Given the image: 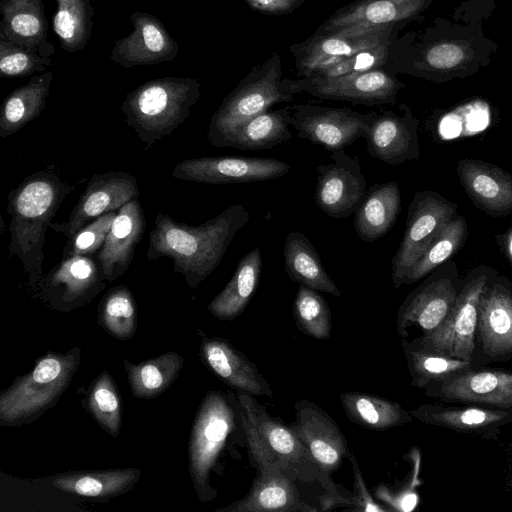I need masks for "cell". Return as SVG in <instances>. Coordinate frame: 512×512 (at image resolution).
Listing matches in <instances>:
<instances>
[{
  "label": "cell",
  "instance_id": "6da1fadb",
  "mask_svg": "<svg viewBox=\"0 0 512 512\" xmlns=\"http://www.w3.org/2000/svg\"><path fill=\"white\" fill-rule=\"evenodd\" d=\"M242 204H233L216 217L193 226L159 212L149 234L148 260L166 257L173 270L195 289L216 270L236 233L249 221Z\"/></svg>",
  "mask_w": 512,
  "mask_h": 512
},
{
  "label": "cell",
  "instance_id": "7a4b0ae2",
  "mask_svg": "<svg viewBox=\"0 0 512 512\" xmlns=\"http://www.w3.org/2000/svg\"><path fill=\"white\" fill-rule=\"evenodd\" d=\"M73 189L55 171L46 169L24 178L8 194L7 213L11 216L8 252L21 260L33 288H37L43 277L46 230Z\"/></svg>",
  "mask_w": 512,
  "mask_h": 512
},
{
  "label": "cell",
  "instance_id": "3957f363",
  "mask_svg": "<svg viewBox=\"0 0 512 512\" xmlns=\"http://www.w3.org/2000/svg\"><path fill=\"white\" fill-rule=\"evenodd\" d=\"M244 411L232 391H209L202 399L191 428L188 458L189 474L199 500L212 501L217 489L210 474L221 453L236 434L245 432Z\"/></svg>",
  "mask_w": 512,
  "mask_h": 512
},
{
  "label": "cell",
  "instance_id": "277c9868",
  "mask_svg": "<svg viewBox=\"0 0 512 512\" xmlns=\"http://www.w3.org/2000/svg\"><path fill=\"white\" fill-rule=\"evenodd\" d=\"M200 95L201 83L197 78L152 79L126 95L121 111L126 124L148 149L186 120Z\"/></svg>",
  "mask_w": 512,
  "mask_h": 512
},
{
  "label": "cell",
  "instance_id": "5b68a950",
  "mask_svg": "<svg viewBox=\"0 0 512 512\" xmlns=\"http://www.w3.org/2000/svg\"><path fill=\"white\" fill-rule=\"evenodd\" d=\"M81 362V348L48 352L0 395V425L30 424L56 405Z\"/></svg>",
  "mask_w": 512,
  "mask_h": 512
},
{
  "label": "cell",
  "instance_id": "8992f818",
  "mask_svg": "<svg viewBox=\"0 0 512 512\" xmlns=\"http://www.w3.org/2000/svg\"><path fill=\"white\" fill-rule=\"evenodd\" d=\"M282 78L280 55L273 52L243 77L223 99L211 117L207 131L208 142L219 147L228 134L249 119L275 104L294 100L293 94L282 89Z\"/></svg>",
  "mask_w": 512,
  "mask_h": 512
},
{
  "label": "cell",
  "instance_id": "52a82bcc",
  "mask_svg": "<svg viewBox=\"0 0 512 512\" xmlns=\"http://www.w3.org/2000/svg\"><path fill=\"white\" fill-rule=\"evenodd\" d=\"M498 274L495 268L488 265L471 269L464 277L460 292L445 320L430 333L411 341L403 339L416 349L475 362L481 296Z\"/></svg>",
  "mask_w": 512,
  "mask_h": 512
},
{
  "label": "cell",
  "instance_id": "ba28073f",
  "mask_svg": "<svg viewBox=\"0 0 512 512\" xmlns=\"http://www.w3.org/2000/svg\"><path fill=\"white\" fill-rule=\"evenodd\" d=\"M244 411V410H243ZM246 446L257 475L250 491L216 512H315L293 480L273 457L244 412Z\"/></svg>",
  "mask_w": 512,
  "mask_h": 512
},
{
  "label": "cell",
  "instance_id": "9c48e42d",
  "mask_svg": "<svg viewBox=\"0 0 512 512\" xmlns=\"http://www.w3.org/2000/svg\"><path fill=\"white\" fill-rule=\"evenodd\" d=\"M236 394L246 416L285 473L295 481L319 482L328 496L330 506L351 505V499L340 494L330 477L320 470L290 425L269 414L254 396L242 392Z\"/></svg>",
  "mask_w": 512,
  "mask_h": 512
},
{
  "label": "cell",
  "instance_id": "30bf717a",
  "mask_svg": "<svg viewBox=\"0 0 512 512\" xmlns=\"http://www.w3.org/2000/svg\"><path fill=\"white\" fill-rule=\"evenodd\" d=\"M282 89L293 95L308 94L326 100L364 105H394L405 84L384 68L352 72L335 77H283Z\"/></svg>",
  "mask_w": 512,
  "mask_h": 512
},
{
  "label": "cell",
  "instance_id": "8fae6325",
  "mask_svg": "<svg viewBox=\"0 0 512 512\" xmlns=\"http://www.w3.org/2000/svg\"><path fill=\"white\" fill-rule=\"evenodd\" d=\"M403 24L378 27H349L332 32L315 31L306 40L289 47L298 77L315 76L355 53L393 41Z\"/></svg>",
  "mask_w": 512,
  "mask_h": 512
},
{
  "label": "cell",
  "instance_id": "7c38bea8",
  "mask_svg": "<svg viewBox=\"0 0 512 512\" xmlns=\"http://www.w3.org/2000/svg\"><path fill=\"white\" fill-rule=\"evenodd\" d=\"M404 299L396 317L397 333L405 338L417 327L422 334L435 330L452 309L463 284L454 260L429 273Z\"/></svg>",
  "mask_w": 512,
  "mask_h": 512
},
{
  "label": "cell",
  "instance_id": "4fadbf2b",
  "mask_svg": "<svg viewBox=\"0 0 512 512\" xmlns=\"http://www.w3.org/2000/svg\"><path fill=\"white\" fill-rule=\"evenodd\" d=\"M457 204L431 190L414 194L402 241L392 258V284L403 285L405 276L421 257L439 229L457 214Z\"/></svg>",
  "mask_w": 512,
  "mask_h": 512
},
{
  "label": "cell",
  "instance_id": "5bb4252c",
  "mask_svg": "<svg viewBox=\"0 0 512 512\" xmlns=\"http://www.w3.org/2000/svg\"><path fill=\"white\" fill-rule=\"evenodd\" d=\"M291 125L298 137L334 152L343 151L369 132L377 113H360L348 107L312 104L291 106Z\"/></svg>",
  "mask_w": 512,
  "mask_h": 512
},
{
  "label": "cell",
  "instance_id": "9a60e30c",
  "mask_svg": "<svg viewBox=\"0 0 512 512\" xmlns=\"http://www.w3.org/2000/svg\"><path fill=\"white\" fill-rule=\"evenodd\" d=\"M316 172L314 201L321 211L337 219L354 213L367 191L359 158L334 151Z\"/></svg>",
  "mask_w": 512,
  "mask_h": 512
},
{
  "label": "cell",
  "instance_id": "2e32d148",
  "mask_svg": "<svg viewBox=\"0 0 512 512\" xmlns=\"http://www.w3.org/2000/svg\"><path fill=\"white\" fill-rule=\"evenodd\" d=\"M49 306L70 311L89 303L105 288L100 266L92 256L74 255L62 258L37 286Z\"/></svg>",
  "mask_w": 512,
  "mask_h": 512
},
{
  "label": "cell",
  "instance_id": "e0dca14e",
  "mask_svg": "<svg viewBox=\"0 0 512 512\" xmlns=\"http://www.w3.org/2000/svg\"><path fill=\"white\" fill-rule=\"evenodd\" d=\"M291 166L273 158L204 156L176 164V179L206 183L230 184L267 181L287 174Z\"/></svg>",
  "mask_w": 512,
  "mask_h": 512
},
{
  "label": "cell",
  "instance_id": "ac0fdd59",
  "mask_svg": "<svg viewBox=\"0 0 512 512\" xmlns=\"http://www.w3.org/2000/svg\"><path fill=\"white\" fill-rule=\"evenodd\" d=\"M476 347L485 361L512 357V282L505 275L498 274L481 296Z\"/></svg>",
  "mask_w": 512,
  "mask_h": 512
},
{
  "label": "cell",
  "instance_id": "d6986e66",
  "mask_svg": "<svg viewBox=\"0 0 512 512\" xmlns=\"http://www.w3.org/2000/svg\"><path fill=\"white\" fill-rule=\"evenodd\" d=\"M139 186L136 178L123 171L94 174L66 222L50 223L49 228L71 238L79 229L124 204L137 198Z\"/></svg>",
  "mask_w": 512,
  "mask_h": 512
},
{
  "label": "cell",
  "instance_id": "ffe728a7",
  "mask_svg": "<svg viewBox=\"0 0 512 512\" xmlns=\"http://www.w3.org/2000/svg\"><path fill=\"white\" fill-rule=\"evenodd\" d=\"M294 408L295 420L290 427L320 470L330 477L350 453L344 434L334 419L313 402L298 400Z\"/></svg>",
  "mask_w": 512,
  "mask_h": 512
},
{
  "label": "cell",
  "instance_id": "44dd1931",
  "mask_svg": "<svg viewBox=\"0 0 512 512\" xmlns=\"http://www.w3.org/2000/svg\"><path fill=\"white\" fill-rule=\"evenodd\" d=\"M476 367L432 383L424 391L445 402L478 404L512 412V372Z\"/></svg>",
  "mask_w": 512,
  "mask_h": 512
},
{
  "label": "cell",
  "instance_id": "7402d4cb",
  "mask_svg": "<svg viewBox=\"0 0 512 512\" xmlns=\"http://www.w3.org/2000/svg\"><path fill=\"white\" fill-rule=\"evenodd\" d=\"M133 31L118 39L110 52V60L124 68L157 65L173 61L179 45L154 15L136 11L129 17Z\"/></svg>",
  "mask_w": 512,
  "mask_h": 512
},
{
  "label": "cell",
  "instance_id": "603a6c76",
  "mask_svg": "<svg viewBox=\"0 0 512 512\" xmlns=\"http://www.w3.org/2000/svg\"><path fill=\"white\" fill-rule=\"evenodd\" d=\"M419 120L404 103L398 112L383 110L377 114L364 137L368 154L388 165H400L420 156Z\"/></svg>",
  "mask_w": 512,
  "mask_h": 512
},
{
  "label": "cell",
  "instance_id": "cb8c5ba5",
  "mask_svg": "<svg viewBox=\"0 0 512 512\" xmlns=\"http://www.w3.org/2000/svg\"><path fill=\"white\" fill-rule=\"evenodd\" d=\"M459 182L475 207L491 217L512 213V176L501 167L478 159L458 161Z\"/></svg>",
  "mask_w": 512,
  "mask_h": 512
},
{
  "label": "cell",
  "instance_id": "d4e9b609",
  "mask_svg": "<svg viewBox=\"0 0 512 512\" xmlns=\"http://www.w3.org/2000/svg\"><path fill=\"white\" fill-rule=\"evenodd\" d=\"M199 354L208 369L237 392L273 396L272 388L255 363L228 340L204 336L200 341Z\"/></svg>",
  "mask_w": 512,
  "mask_h": 512
},
{
  "label": "cell",
  "instance_id": "484cf974",
  "mask_svg": "<svg viewBox=\"0 0 512 512\" xmlns=\"http://www.w3.org/2000/svg\"><path fill=\"white\" fill-rule=\"evenodd\" d=\"M434 0H355L337 9L315 31L332 32L349 27L407 24L418 18Z\"/></svg>",
  "mask_w": 512,
  "mask_h": 512
},
{
  "label": "cell",
  "instance_id": "4316f807",
  "mask_svg": "<svg viewBox=\"0 0 512 512\" xmlns=\"http://www.w3.org/2000/svg\"><path fill=\"white\" fill-rule=\"evenodd\" d=\"M145 228L146 220L138 198L117 210L96 258L105 281L111 282L128 270Z\"/></svg>",
  "mask_w": 512,
  "mask_h": 512
},
{
  "label": "cell",
  "instance_id": "83f0119b",
  "mask_svg": "<svg viewBox=\"0 0 512 512\" xmlns=\"http://www.w3.org/2000/svg\"><path fill=\"white\" fill-rule=\"evenodd\" d=\"M410 413L422 423L485 439H495L501 428L512 422L511 411L490 407L424 404Z\"/></svg>",
  "mask_w": 512,
  "mask_h": 512
},
{
  "label": "cell",
  "instance_id": "f1b7e54d",
  "mask_svg": "<svg viewBox=\"0 0 512 512\" xmlns=\"http://www.w3.org/2000/svg\"><path fill=\"white\" fill-rule=\"evenodd\" d=\"M0 36L43 57H52L43 0H1Z\"/></svg>",
  "mask_w": 512,
  "mask_h": 512
},
{
  "label": "cell",
  "instance_id": "f546056e",
  "mask_svg": "<svg viewBox=\"0 0 512 512\" xmlns=\"http://www.w3.org/2000/svg\"><path fill=\"white\" fill-rule=\"evenodd\" d=\"M141 471L135 468L70 471L52 476L51 485L74 496L106 500L134 488Z\"/></svg>",
  "mask_w": 512,
  "mask_h": 512
},
{
  "label": "cell",
  "instance_id": "4dcf8cb0",
  "mask_svg": "<svg viewBox=\"0 0 512 512\" xmlns=\"http://www.w3.org/2000/svg\"><path fill=\"white\" fill-rule=\"evenodd\" d=\"M401 207L396 181L371 186L355 211L354 228L359 238L374 242L387 234L397 221Z\"/></svg>",
  "mask_w": 512,
  "mask_h": 512
},
{
  "label": "cell",
  "instance_id": "1f68e13d",
  "mask_svg": "<svg viewBox=\"0 0 512 512\" xmlns=\"http://www.w3.org/2000/svg\"><path fill=\"white\" fill-rule=\"evenodd\" d=\"M261 270V250L255 247L241 258L230 281L210 301L209 312L225 321H232L242 314L258 286Z\"/></svg>",
  "mask_w": 512,
  "mask_h": 512
},
{
  "label": "cell",
  "instance_id": "d6a6232c",
  "mask_svg": "<svg viewBox=\"0 0 512 512\" xmlns=\"http://www.w3.org/2000/svg\"><path fill=\"white\" fill-rule=\"evenodd\" d=\"M283 258L284 270L290 280L332 296L342 295L326 272L317 250L303 233L292 231L287 235Z\"/></svg>",
  "mask_w": 512,
  "mask_h": 512
},
{
  "label": "cell",
  "instance_id": "836d02e7",
  "mask_svg": "<svg viewBox=\"0 0 512 512\" xmlns=\"http://www.w3.org/2000/svg\"><path fill=\"white\" fill-rule=\"evenodd\" d=\"M53 78L51 71L32 76L26 84L14 89L4 99L0 110V138L17 133L41 114Z\"/></svg>",
  "mask_w": 512,
  "mask_h": 512
},
{
  "label": "cell",
  "instance_id": "e575fe53",
  "mask_svg": "<svg viewBox=\"0 0 512 512\" xmlns=\"http://www.w3.org/2000/svg\"><path fill=\"white\" fill-rule=\"evenodd\" d=\"M291 120V107L266 110L234 129L219 147L252 151L270 149L291 139Z\"/></svg>",
  "mask_w": 512,
  "mask_h": 512
},
{
  "label": "cell",
  "instance_id": "d590c367",
  "mask_svg": "<svg viewBox=\"0 0 512 512\" xmlns=\"http://www.w3.org/2000/svg\"><path fill=\"white\" fill-rule=\"evenodd\" d=\"M349 420L370 430H387L409 423L410 412L397 402L360 392H343L339 396Z\"/></svg>",
  "mask_w": 512,
  "mask_h": 512
},
{
  "label": "cell",
  "instance_id": "8d00e7d4",
  "mask_svg": "<svg viewBox=\"0 0 512 512\" xmlns=\"http://www.w3.org/2000/svg\"><path fill=\"white\" fill-rule=\"evenodd\" d=\"M183 364V357L173 351L137 364L124 360L132 395L138 399H152L163 394L178 378Z\"/></svg>",
  "mask_w": 512,
  "mask_h": 512
},
{
  "label": "cell",
  "instance_id": "74e56055",
  "mask_svg": "<svg viewBox=\"0 0 512 512\" xmlns=\"http://www.w3.org/2000/svg\"><path fill=\"white\" fill-rule=\"evenodd\" d=\"M468 235L466 219L456 214L439 229L424 253L407 272L403 284L415 283L451 260L464 247Z\"/></svg>",
  "mask_w": 512,
  "mask_h": 512
},
{
  "label": "cell",
  "instance_id": "f35d334b",
  "mask_svg": "<svg viewBox=\"0 0 512 512\" xmlns=\"http://www.w3.org/2000/svg\"><path fill=\"white\" fill-rule=\"evenodd\" d=\"M94 11L90 0H56L53 32L69 53L83 50L91 37Z\"/></svg>",
  "mask_w": 512,
  "mask_h": 512
},
{
  "label": "cell",
  "instance_id": "ab89813d",
  "mask_svg": "<svg viewBox=\"0 0 512 512\" xmlns=\"http://www.w3.org/2000/svg\"><path fill=\"white\" fill-rule=\"evenodd\" d=\"M401 346L407 360L411 385L414 387L425 389L432 383L476 367L474 362L416 349L403 338Z\"/></svg>",
  "mask_w": 512,
  "mask_h": 512
},
{
  "label": "cell",
  "instance_id": "60d3db41",
  "mask_svg": "<svg viewBox=\"0 0 512 512\" xmlns=\"http://www.w3.org/2000/svg\"><path fill=\"white\" fill-rule=\"evenodd\" d=\"M84 402L97 424L109 435L117 437L122 424V400L113 377L107 371H102L91 382Z\"/></svg>",
  "mask_w": 512,
  "mask_h": 512
},
{
  "label": "cell",
  "instance_id": "b9f144b4",
  "mask_svg": "<svg viewBox=\"0 0 512 512\" xmlns=\"http://www.w3.org/2000/svg\"><path fill=\"white\" fill-rule=\"evenodd\" d=\"M98 323L112 337L119 340L132 338L137 327V307L132 292L118 285L101 299Z\"/></svg>",
  "mask_w": 512,
  "mask_h": 512
},
{
  "label": "cell",
  "instance_id": "7bdbcfd3",
  "mask_svg": "<svg viewBox=\"0 0 512 512\" xmlns=\"http://www.w3.org/2000/svg\"><path fill=\"white\" fill-rule=\"evenodd\" d=\"M293 316L299 331L324 340L332 331L331 311L319 291L299 285L293 302Z\"/></svg>",
  "mask_w": 512,
  "mask_h": 512
},
{
  "label": "cell",
  "instance_id": "ee69618b",
  "mask_svg": "<svg viewBox=\"0 0 512 512\" xmlns=\"http://www.w3.org/2000/svg\"><path fill=\"white\" fill-rule=\"evenodd\" d=\"M51 63L50 57L31 52L0 36V77L21 78L45 72Z\"/></svg>",
  "mask_w": 512,
  "mask_h": 512
},
{
  "label": "cell",
  "instance_id": "f6af8a7d",
  "mask_svg": "<svg viewBox=\"0 0 512 512\" xmlns=\"http://www.w3.org/2000/svg\"><path fill=\"white\" fill-rule=\"evenodd\" d=\"M116 214L117 210L103 214L79 229L71 238H68L62 258L74 255L92 256L98 253Z\"/></svg>",
  "mask_w": 512,
  "mask_h": 512
},
{
  "label": "cell",
  "instance_id": "bcb514c9",
  "mask_svg": "<svg viewBox=\"0 0 512 512\" xmlns=\"http://www.w3.org/2000/svg\"><path fill=\"white\" fill-rule=\"evenodd\" d=\"M395 40L384 42L355 53L349 58L328 67L315 76L335 77L352 72L384 68L388 62L390 46Z\"/></svg>",
  "mask_w": 512,
  "mask_h": 512
},
{
  "label": "cell",
  "instance_id": "7dc6e473",
  "mask_svg": "<svg viewBox=\"0 0 512 512\" xmlns=\"http://www.w3.org/2000/svg\"><path fill=\"white\" fill-rule=\"evenodd\" d=\"M348 458L353 470V494L351 497V509L355 511L385 512L389 509L377 503L369 492L359 468L356 456L350 451Z\"/></svg>",
  "mask_w": 512,
  "mask_h": 512
},
{
  "label": "cell",
  "instance_id": "c3c4849f",
  "mask_svg": "<svg viewBox=\"0 0 512 512\" xmlns=\"http://www.w3.org/2000/svg\"><path fill=\"white\" fill-rule=\"evenodd\" d=\"M248 6L269 15L289 14L308 0H244Z\"/></svg>",
  "mask_w": 512,
  "mask_h": 512
},
{
  "label": "cell",
  "instance_id": "681fc988",
  "mask_svg": "<svg viewBox=\"0 0 512 512\" xmlns=\"http://www.w3.org/2000/svg\"><path fill=\"white\" fill-rule=\"evenodd\" d=\"M497 245L512 268V224L503 233L495 235Z\"/></svg>",
  "mask_w": 512,
  "mask_h": 512
}]
</instances>
